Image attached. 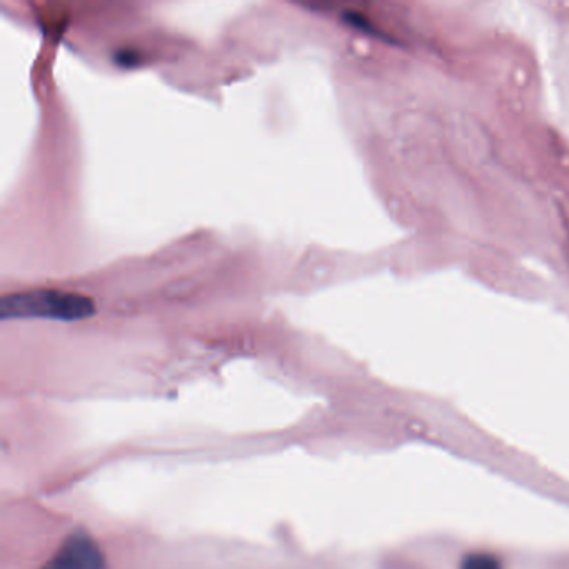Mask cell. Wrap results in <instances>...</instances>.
I'll list each match as a JSON object with an SVG mask.
<instances>
[{"instance_id": "cell-2", "label": "cell", "mask_w": 569, "mask_h": 569, "mask_svg": "<svg viewBox=\"0 0 569 569\" xmlns=\"http://www.w3.org/2000/svg\"><path fill=\"white\" fill-rule=\"evenodd\" d=\"M42 569H108L104 553L89 533H72Z\"/></svg>"}, {"instance_id": "cell-3", "label": "cell", "mask_w": 569, "mask_h": 569, "mask_svg": "<svg viewBox=\"0 0 569 569\" xmlns=\"http://www.w3.org/2000/svg\"><path fill=\"white\" fill-rule=\"evenodd\" d=\"M459 569H503L501 559L491 553H471L465 556Z\"/></svg>"}, {"instance_id": "cell-1", "label": "cell", "mask_w": 569, "mask_h": 569, "mask_svg": "<svg viewBox=\"0 0 569 569\" xmlns=\"http://www.w3.org/2000/svg\"><path fill=\"white\" fill-rule=\"evenodd\" d=\"M96 304L91 298L79 292L60 289H31L14 292L0 301L2 321L21 317H47L57 321H82L94 316Z\"/></svg>"}]
</instances>
